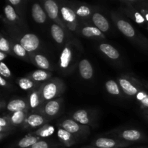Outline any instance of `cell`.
Listing matches in <instances>:
<instances>
[{"mask_svg":"<svg viewBox=\"0 0 148 148\" xmlns=\"http://www.w3.org/2000/svg\"><path fill=\"white\" fill-rule=\"evenodd\" d=\"M32 17L36 23L43 24L47 19V14L38 3H34L32 6Z\"/></svg>","mask_w":148,"mask_h":148,"instance_id":"44dd1931","label":"cell"},{"mask_svg":"<svg viewBox=\"0 0 148 148\" xmlns=\"http://www.w3.org/2000/svg\"><path fill=\"white\" fill-rule=\"evenodd\" d=\"M0 75L5 79L10 78L12 76L11 71L9 69L8 66H7V64L3 62H0Z\"/></svg>","mask_w":148,"mask_h":148,"instance_id":"8d00e7d4","label":"cell"},{"mask_svg":"<svg viewBox=\"0 0 148 148\" xmlns=\"http://www.w3.org/2000/svg\"><path fill=\"white\" fill-rule=\"evenodd\" d=\"M28 111H22L11 113V114L8 116L12 125L14 127V126L24 124L25 122L26 119L28 116Z\"/></svg>","mask_w":148,"mask_h":148,"instance_id":"cb8c5ba5","label":"cell"},{"mask_svg":"<svg viewBox=\"0 0 148 148\" xmlns=\"http://www.w3.org/2000/svg\"><path fill=\"white\" fill-rule=\"evenodd\" d=\"M81 34L87 38H104L103 33L101 31L95 26H85L81 30Z\"/></svg>","mask_w":148,"mask_h":148,"instance_id":"4316f807","label":"cell"},{"mask_svg":"<svg viewBox=\"0 0 148 148\" xmlns=\"http://www.w3.org/2000/svg\"><path fill=\"white\" fill-rule=\"evenodd\" d=\"M85 148H94V147H85Z\"/></svg>","mask_w":148,"mask_h":148,"instance_id":"7bdbcfd3","label":"cell"},{"mask_svg":"<svg viewBox=\"0 0 148 148\" xmlns=\"http://www.w3.org/2000/svg\"><path fill=\"white\" fill-rule=\"evenodd\" d=\"M29 110L31 113H36L42 106L44 104L41 93L40 91V86L30 92L28 95Z\"/></svg>","mask_w":148,"mask_h":148,"instance_id":"30bf717a","label":"cell"},{"mask_svg":"<svg viewBox=\"0 0 148 148\" xmlns=\"http://www.w3.org/2000/svg\"><path fill=\"white\" fill-rule=\"evenodd\" d=\"M7 53H4V52H2V51H0V61H1V62H3V60L7 58Z\"/></svg>","mask_w":148,"mask_h":148,"instance_id":"60d3db41","label":"cell"},{"mask_svg":"<svg viewBox=\"0 0 148 148\" xmlns=\"http://www.w3.org/2000/svg\"><path fill=\"white\" fill-rule=\"evenodd\" d=\"M54 132L55 129L53 126L50 125L49 124H46L43 125V127L36 130L33 134L38 137L39 138H46V137L51 136L54 133Z\"/></svg>","mask_w":148,"mask_h":148,"instance_id":"f1b7e54d","label":"cell"},{"mask_svg":"<svg viewBox=\"0 0 148 148\" xmlns=\"http://www.w3.org/2000/svg\"><path fill=\"white\" fill-rule=\"evenodd\" d=\"M92 145L96 148H123L130 145V143L120 140H114L108 137H100L96 139Z\"/></svg>","mask_w":148,"mask_h":148,"instance_id":"9c48e42d","label":"cell"},{"mask_svg":"<svg viewBox=\"0 0 148 148\" xmlns=\"http://www.w3.org/2000/svg\"><path fill=\"white\" fill-rule=\"evenodd\" d=\"M30 148H50V145L48 142L44 140H39Z\"/></svg>","mask_w":148,"mask_h":148,"instance_id":"74e56055","label":"cell"},{"mask_svg":"<svg viewBox=\"0 0 148 148\" xmlns=\"http://www.w3.org/2000/svg\"><path fill=\"white\" fill-rule=\"evenodd\" d=\"M144 114H145V115L146 116V117H147V118L148 119V109H147V110H145Z\"/></svg>","mask_w":148,"mask_h":148,"instance_id":"b9f144b4","label":"cell"},{"mask_svg":"<svg viewBox=\"0 0 148 148\" xmlns=\"http://www.w3.org/2000/svg\"><path fill=\"white\" fill-rule=\"evenodd\" d=\"M61 17L66 27L71 31H75L77 26V16L75 10L67 6H62L60 9Z\"/></svg>","mask_w":148,"mask_h":148,"instance_id":"8992f818","label":"cell"},{"mask_svg":"<svg viewBox=\"0 0 148 148\" xmlns=\"http://www.w3.org/2000/svg\"><path fill=\"white\" fill-rule=\"evenodd\" d=\"M16 83L19 86L20 89L23 90H33L36 88H38V83L33 81V79H30L29 77H20L16 79Z\"/></svg>","mask_w":148,"mask_h":148,"instance_id":"484cf974","label":"cell"},{"mask_svg":"<svg viewBox=\"0 0 148 148\" xmlns=\"http://www.w3.org/2000/svg\"><path fill=\"white\" fill-rule=\"evenodd\" d=\"M79 75L82 79L89 80L93 76V68L90 62L86 59H82L78 65Z\"/></svg>","mask_w":148,"mask_h":148,"instance_id":"2e32d148","label":"cell"},{"mask_svg":"<svg viewBox=\"0 0 148 148\" xmlns=\"http://www.w3.org/2000/svg\"><path fill=\"white\" fill-rule=\"evenodd\" d=\"M147 30H148V24H147Z\"/></svg>","mask_w":148,"mask_h":148,"instance_id":"ee69618b","label":"cell"},{"mask_svg":"<svg viewBox=\"0 0 148 148\" xmlns=\"http://www.w3.org/2000/svg\"><path fill=\"white\" fill-rule=\"evenodd\" d=\"M77 16L82 18H88L91 14V10L88 6L80 5L75 10Z\"/></svg>","mask_w":148,"mask_h":148,"instance_id":"d590c367","label":"cell"},{"mask_svg":"<svg viewBox=\"0 0 148 148\" xmlns=\"http://www.w3.org/2000/svg\"><path fill=\"white\" fill-rule=\"evenodd\" d=\"M51 34L53 40L58 43L62 44L63 43L65 38V33L64 28L59 25L53 23L51 26Z\"/></svg>","mask_w":148,"mask_h":148,"instance_id":"d4e9b609","label":"cell"},{"mask_svg":"<svg viewBox=\"0 0 148 148\" xmlns=\"http://www.w3.org/2000/svg\"><path fill=\"white\" fill-rule=\"evenodd\" d=\"M112 19L115 23L117 28L124 36L131 40H136L138 43L143 45L144 47L148 48V41L145 38L137 34V31L135 30L134 27L130 23L124 19L118 17L116 14H112Z\"/></svg>","mask_w":148,"mask_h":148,"instance_id":"7a4b0ae2","label":"cell"},{"mask_svg":"<svg viewBox=\"0 0 148 148\" xmlns=\"http://www.w3.org/2000/svg\"><path fill=\"white\" fill-rule=\"evenodd\" d=\"M4 13L6 19L10 23H14L18 20V15L16 13L14 7L11 4H7L4 8Z\"/></svg>","mask_w":148,"mask_h":148,"instance_id":"d6a6232c","label":"cell"},{"mask_svg":"<svg viewBox=\"0 0 148 148\" xmlns=\"http://www.w3.org/2000/svg\"><path fill=\"white\" fill-rule=\"evenodd\" d=\"M43 7H44L45 11L46 12V14L49 16L50 19L56 22V24L62 26L64 29L66 28V25L64 23L63 20L59 17V14L60 13V10L59 7L56 1L53 0H46L43 3Z\"/></svg>","mask_w":148,"mask_h":148,"instance_id":"52a82bcc","label":"cell"},{"mask_svg":"<svg viewBox=\"0 0 148 148\" xmlns=\"http://www.w3.org/2000/svg\"><path fill=\"white\" fill-rule=\"evenodd\" d=\"M12 127H13V126L10 122L9 116H2L0 119V134H1L0 139L1 140H2L4 137V134L6 135V133H8L9 131L12 130Z\"/></svg>","mask_w":148,"mask_h":148,"instance_id":"1f68e13d","label":"cell"},{"mask_svg":"<svg viewBox=\"0 0 148 148\" xmlns=\"http://www.w3.org/2000/svg\"><path fill=\"white\" fill-rule=\"evenodd\" d=\"M12 49L14 55H15L17 57L20 58L22 59L29 62L30 61V56L27 55V52L26 51L25 49L22 46V45L20 43H12Z\"/></svg>","mask_w":148,"mask_h":148,"instance_id":"4dcf8cb0","label":"cell"},{"mask_svg":"<svg viewBox=\"0 0 148 148\" xmlns=\"http://www.w3.org/2000/svg\"><path fill=\"white\" fill-rule=\"evenodd\" d=\"M30 59L31 62L34 64L35 65L38 66L40 69H43V70L49 71L51 69V64L49 62V59L43 55L40 54V53H30Z\"/></svg>","mask_w":148,"mask_h":148,"instance_id":"e0dca14e","label":"cell"},{"mask_svg":"<svg viewBox=\"0 0 148 148\" xmlns=\"http://www.w3.org/2000/svg\"><path fill=\"white\" fill-rule=\"evenodd\" d=\"M118 135L120 140L129 143L141 141L144 139V135L143 133L140 130H135V129L123 130L119 133Z\"/></svg>","mask_w":148,"mask_h":148,"instance_id":"7c38bea8","label":"cell"},{"mask_svg":"<svg viewBox=\"0 0 148 148\" xmlns=\"http://www.w3.org/2000/svg\"><path fill=\"white\" fill-rule=\"evenodd\" d=\"M20 43L26 51L30 53H34L40 47V41L39 38L33 33H26L22 36L20 40Z\"/></svg>","mask_w":148,"mask_h":148,"instance_id":"ba28073f","label":"cell"},{"mask_svg":"<svg viewBox=\"0 0 148 148\" xmlns=\"http://www.w3.org/2000/svg\"><path fill=\"white\" fill-rule=\"evenodd\" d=\"M0 51L4 52L6 53H9V54L14 55L12 49L11 43H10L7 38L4 37L3 35H1V38H0Z\"/></svg>","mask_w":148,"mask_h":148,"instance_id":"e575fe53","label":"cell"},{"mask_svg":"<svg viewBox=\"0 0 148 148\" xmlns=\"http://www.w3.org/2000/svg\"><path fill=\"white\" fill-rule=\"evenodd\" d=\"M65 89L63 81L58 78H52L40 85V91L43 102L60 98Z\"/></svg>","mask_w":148,"mask_h":148,"instance_id":"6da1fadb","label":"cell"},{"mask_svg":"<svg viewBox=\"0 0 148 148\" xmlns=\"http://www.w3.org/2000/svg\"><path fill=\"white\" fill-rule=\"evenodd\" d=\"M73 59V51L70 44H66L62 49L59 57V66L62 70H67L70 68Z\"/></svg>","mask_w":148,"mask_h":148,"instance_id":"4fadbf2b","label":"cell"},{"mask_svg":"<svg viewBox=\"0 0 148 148\" xmlns=\"http://www.w3.org/2000/svg\"><path fill=\"white\" fill-rule=\"evenodd\" d=\"M99 49L104 55L112 60H116L119 59L120 53L119 51L108 43H101L99 45Z\"/></svg>","mask_w":148,"mask_h":148,"instance_id":"603a6c76","label":"cell"},{"mask_svg":"<svg viewBox=\"0 0 148 148\" xmlns=\"http://www.w3.org/2000/svg\"><path fill=\"white\" fill-rule=\"evenodd\" d=\"M92 21L95 27L99 29L102 33H106L109 30L110 25L105 16L99 12H95L92 16Z\"/></svg>","mask_w":148,"mask_h":148,"instance_id":"d6986e66","label":"cell"},{"mask_svg":"<svg viewBox=\"0 0 148 148\" xmlns=\"http://www.w3.org/2000/svg\"><path fill=\"white\" fill-rule=\"evenodd\" d=\"M40 138L33 134H30L22 138L17 143V147L19 148H30V147L38 142Z\"/></svg>","mask_w":148,"mask_h":148,"instance_id":"83f0119b","label":"cell"},{"mask_svg":"<svg viewBox=\"0 0 148 148\" xmlns=\"http://www.w3.org/2000/svg\"><path fill=\"white\" fill-rule=\"evenodd\" d=\"M136 100L144 110L148 109V92L145 90L142 89L135 96Z\"/></svg>","mask_w":148,"mask_h":148,"instance_id":"836d02e7","label":"cell"},{"mask_svg":"<svg viewBox=\"0 0 148 148\" xmlns=\"http://www.w3.org/2000/svg\"><path fill=\"white\" fill-rule=\"evenodd\" d=\"M60 127L73 134L76 138L87 135L90 131L88 126L82 125L72 119H66L62 121L60 124Z\"/></svg>","mask_w":148,"mask_h":148,"instance_id":"277c9868","label":"cell"},{"mask_svg":"<svg viewBox=\"0 0 148 148\" xmlns=\"http://www.w3.org/2000/svg\"><path fill=\"white\" fill-rule=\"evenodd\" d=\"M7 111L10 113L17 112V111H28L29 104L27 101L22 98H16L9 101L6 106Z\"/></svg>","mask_w":148,"mask_h":148,"instance_id":"9a60e30c","label":"cell"},{"mask_svg":"<svg viewBox=\"0 0 148 148\" xmlns=\"http://www.w3.org/2000/svg\"><path fill=\"white\" fill-rule=\"evenodd\" d=\"M72 119L84 126L92 125L94 119L90 113L85 109H78L73 113Z\"/></svg>","mask_w":148,"mask_h":148,"instance_id":"5bb4252c","label":"cell"},{"mask_svg":"<svg viewBox=\"0 0 148 148\" xmlns=\"http://www.w3.org/2000/svg\"><path fill=\"white\" fill-rule=\"evenodd\" d=\"M57 137L61 143L66 147H71L77 143L76 137L66 130L59 127L57 131Z\"/></svg>","mask_w":148,"mask_h":148,"instance_id":"ffe728a7","label":"cell"},{"mask_svg":"<svg viewBox=\"0 0 148 148\" xmlns=\"http://www.w3.org/2000/svg\"><path fill=\"white\" fill-rule=\"evenodd\" d=\"M48 118L39 113L29 114L25 120L24 126L26 128L38 129L47 124Z\"/></svg>","mask_w":148,"mask_h":148,"instance_id":"8fae6325","label":"cell"},{"mask_svg":"<svg viewBox=\"0 0 148 148\" xmlns=\"http://www.w3.org/2000/svg\"><path fill=\"white\" fill-rule=\"evenodd\" d=\"M62 103H63V99L62 98H58L54 100L47 101V102L44 103L41 108L36 113H39V114L45 116L46 118L54 117L61 111Z\"/></svg>","mask_w":148,"mask_h":148,"instance_id":"5b68a950","label":"cell"},{"mask_svg":"<svg viewBox=\"0 0 148 148\" xmlns=\"http://www.w3.org/2000/svg\"><path fill=\"white\" fill-rule=\"evenodd\" d=\"M0 85L3 88H6V87H8V82L6 80V79L3 77L0 76Z\"/></svg>","mask_w":148,"mask_h":148,"instance_id":"f35d334b","label":"cell"},{"mask_svg":"<svg viewBox=\"0 0 148 148\" xmlns=\"http://www.w3.org/2000/svg\"><path fill=\"white\" fill-rule=\"evenodd\" d=\"M124 11H125L126 14L129 17L132 18L136 23L140 25L147 26L148 23L147 20L140 10L135 8L134 7H127Z\"/></svg>","mask_w":148,"mask_h":148,"instance_id":"ac0fdd59","label":"cell"},{"mask_svg":"<svg viewBox=\"0 0 148 148\" xmlns=\"http://www.w3.org/2000/svg\"><path fill=\"white\" fill-rule=\"evenodd\" d=\"M105 88L107 92L114 96H121V89L117 81L114 79H109L105 84Z\"/></svg>","mask_w":148,"mask_h":148,"instance_id":"f546056e","label":"cell"},{"mask_svg":"<svg viewBox=\"0 0 148 148\" xmlns=\"http://www.w3.org/2000/svg\"><path fill=\"white\" fill-rule=\"evenodd\" d=\"M117 82L119 85L122 92L127 96H136L137 94L143 89L141 83L132 77L121 76L118 78Z\"/></svg>","mask_w":148,"mask_h":148,"instance_id":"3957f363","label":"cell"},{"mask_svg":"<svg viewBox=\"0 0 148 148\" xmlns=\"http://www.w3.org/2000/svg\"><path fill=\"white\" fill-rule=\"evenodd\" d=\"M8 2L10 3L11 5L17 6V5H19V4H21L23 1H22L21 0H9Z\"/></svg>","mask_w":148,"mask_h":148,"instance_id":"ab89813d","label":"cell"},{"mask_svg":"<svg viewBox=\"0 0 148 148\" xmlns=\"http://www.w3.org/2000/svg\"><path fill=\"white\" fill-rule=\"evenodd\" d=\"M51 72L47 70H43V69H37L27 75V77H29L30 79H32L37 83L43 82H46V81L47 82L51 79Z\"/></svg>","mask_w":148,"mask_h":148,"instance_id":"7402d4cb","label":"cell"}]
</instances>
